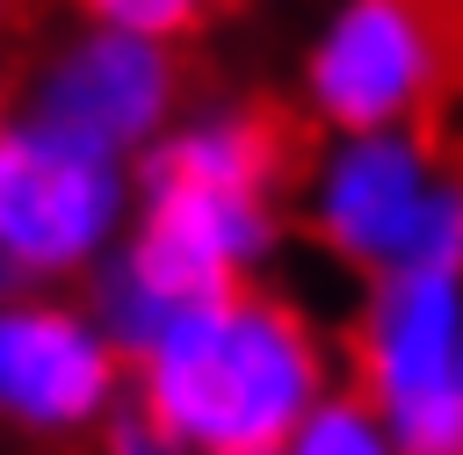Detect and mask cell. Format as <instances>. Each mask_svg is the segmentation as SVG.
Here are the masks:
<instances>
[{
  "label": "cell",
  "instance_id": "6da1fadb",
  "mask_svg": "<svg viewBox=\"0 0 463 455\" xmlns=\"http://www.w3.org/2000/svg\"><path fill=\"white\" fill-rule=\"evenodd\" d=\"M311 130L260 94L188 101L181 123L137 159V217L80 289L123 354L159 339L188 303L268 282L297 202Z\"/></svg>",
  "mask_w": 463,
  "mask_h": 455
},
{
  "label": "cell",
  "instance_id": "7a4b0ae2",
  "mask_svg": "<svg viewBox=\"0 0 463 455\" xmlns=\"http://www.w3.org/2000/svg\"><path fill=\"white\" fill-rule=\"evenodd\" d=\"M340 339L275 282L188 303L130 354V419L174 455H282L340 390Z\"/></svg>",
  "mask_w": 463,
  "mask_h": 455
},
{
  "label": "cell",
  "instance_id": "3957f363",
  "mask_svg": "<svg viewBox=\"0 0 463 455\" xmlns=\"http://www.w3.org/2000/svg\"><path fill=\"white\" fill-rule=\"evenodd\" d=\"M289 224L354 282L463 260V166L434 130L311 137Z\"/></svg>",
  "mask_w": 463,
  "mask_h": 455
},
{
  "label": "cell",
  "instance_id": "277c9868",
  "mask_svg": "<svg viewBox=\"0 0 463 455\" xmlns=\"http://www.w3.org/2000/svg\"><path fill=\"white\" fill-rule=\"evenodd\" d=\"M463 72V0H333L297 58L311 137L434 130Z\"/></svg>",
  "mask_w": 463,
  "mask_h": 455
},
{
  "label": "cell",
  "instance_id": "5b68a950",
  "mask_svg": "<svg viewBox=\"0 0 463 455\" xmlns=\"http://www.w3.org/2000/svg\"><path fill=\"white\" fill-rule=\"evenodd\" d=\"M137 217V166L109 159L36 116L0 130V303L36 289H87Z\"/></svg>",
  "mask_w": 463,
  "mask_h": 455
},
{
  "label": "cell",
  "instance_id": "8992f818",
  "mask_svg": "<svg viewBox=\"0 0 463 455\" xmlns=\"http://www.w3.org/2000/svg\"><path fill=\"white\" fill-rule=\"evenodd\" d=\"M340 376L383 412L405 455H463V260L362 282Z\"/></svg>",
  "mask_w": 463,
  "mask_h": 455
},
{
  "label": "cell",
  "instance_id": "52a82bcc",
  "mask_svg": "<svg viewBox=\"0 0 463 455\" xmlns=\"http://www.w3.org/2000/svg\"><path fill=\"white\" fill-rule=\"evenodd\" d=\"M130 412V354L80 289L0 303V433L36 448H94Z\"/></svg>",
  "mask_w": 463,
  "mask_h": 455
},
{
  "label": "cell",
  "instance_id": "ba28073f",
  "mask_svg": "<svg viewBox=\"0 0 463 455\" xmlns=\"http://www.w3.org/2000/svg\"><path fill=\"white\" fill-rule=\"evenodd\" d=\"M14 108L109 152V159H145L188 108V65L174 43L123 36L101 22H65L22 72Z\"/></svg>",
  "mask_w": 463,
  "mask_h": 455
},
{
  "label": "cell",
  "instance_id": "9c48e42d",
  "mask_svg": "<svg viewBox=\"0 0 463 455\" xmlns=\"http://www.w3.org/2000/svg\"><path fill=\"white\" fill-rule=\"evenodd\" d=\"M282 455H405V448H398V433L383 426V412H376L362 390L340 383V390L289 433Z\"/></svg>",
  "mask_w": 463,
  "mask_h": 455
},
{
  "label": "cell",
  "instance_id": "30bf717a",
  "mask_svg": "<svg viewBox=\"0 0 463 455\" xmlns=\"http://www.w3.org/2000/svg\"><path fill=\"white\" fill-rule=\"evenodd\" d=\"M224 0H72V22H101L123 36H152V43H195L217 22Z\"/></svg>",
  "mask_w": 463,
  "mask_h": 455
},
{
  "label": "cell",
  "instance_id": "8fae6325",
  "mask_svg": "<svg viewBox=\"0 0 463 455\" xmlns=\"http://www.w3.org/2000/svg\"><path fill=\"white\" fill-rule=\"evenodd\" d=\"M87 455H174V448H166V441H159L145 419H130V412H123V419H116V426H109V433H101Z\"/></svg>",
  "mask_w": 463,
  "mask_h": 455
},
{
  "label": "cell",
  "instance_id": "7c38bea8",
  "mask_svg": "<svg viewBox=\"0 0 463 455\" xmlns=\"http://www.w3.org/2000/svg\"><path fill=\"white\" fill-rule=\"evenodd\" d=\"M22 22H29V0H0V58L14 51V36H22Z\"/></svg>",
  "mask_w": 463,
  "mask_h": 455
},
{
  "label": "cell",
  "instance_id": "4fadbf2b",
  "mask_svg": "<svg viewBox=\"0 0 463 455\" xmlns=\"http://www.w3.org/2000/svg\"><path fill=\"white\" fill-rule=\"evenodd\" d=\"M7 116H14V87L0 79V130H7Z\"/></svg>",
  "mask_w": 463,
  "mask_h": 455
},
{
  "label": "cell",
  "instance_id": "5bb4252c",
  "mask_svg": "<svg viewBox=\"0 0 463 455\" xmlns=\"http://www.w3.org/2000/svg\"><path fill=\"white\" fill-rule=\"evenodd\" d=\"M449 116L463 123V72H456V94H449Z\"/></svg>",
  "mask_w": 463,
  "mask_h": 455
}]
</instances>
